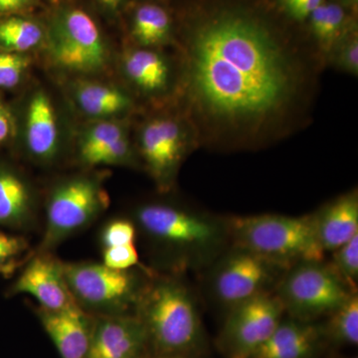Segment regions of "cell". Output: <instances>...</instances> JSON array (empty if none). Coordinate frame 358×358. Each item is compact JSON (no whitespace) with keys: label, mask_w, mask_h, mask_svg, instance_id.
I'll return each instance as SVG.
<instances>
[{"label":"cell","mask_w":358,"mask_h":358,"mask_svg":"<svg viewBox=\"0 0 358 358\" xmlns=\"http://www.w3.org/2000/svg\"><path fill=\"white\" fill-rule=\"evenodd\" d=\"M284 308L277 294L264 292L231 308L220 336L227 358H252L282 322Z\"/></svg>","instance_id":"9"},{"label":"cell","mask_w":358,"mask_h":358,"mask_svg":"<svg viewBox=\"0 0 358 358\" xmlns=\"http://www.w3.org/2000/svg\"><path fill=\"white\" fill-rule=\"evenodd\" d=\"M106 9L110 11H115L122 6L124 0H98Z\"/></svg>","instance_id":"36"},{"label":"cell","mask_w":358,"mask_h":358,"mask_svg":"<svg viewBox=\"0 0 358 358\" xmlns=\"http://www.w3.org/2000/svg\"><path fill=\"white\" fill-rule=\"evenodd\" d=\"M324 334L312 322L282 320L252 358H313Z\"/></svg>","instance_id":"16"},{"label":"cell","mask_w":358,"mask_h":358,"mask_svg":"<svg viewBox=\"0 0 358 358\" xmlns=\"http://www.w3.org/2000/svg\"><path fill=\"white\" fill-rule=\"evenodd\" d=\"M133 160L131 143L128 136H124L100 150L89 160L88 166H110V164H129Z\"/></svg>","instance_id":"31"},{"label":"cell","mask_w":358,"mask_h":358,"mask_svg":"<svg viewBox=\"0 0 358 358\" xmlns=\"http://www.w3.org/2000/svg\"><path fill=\"white\" fill-rule=\"evenodd\" d=\"M136 218L155 243L183 253H211L227 235L225 224L171 205H143L136 212Z\"/></svg>","instance_id":"7"},{"label":"cell","mask_w":358,"mask_h":358,"mask_svg":"<svg viewBox=\"0 0 358 358\" xmlns=\"http://www.w3.org/2000/svg\"><path fill=\"white\" fill-rule=\"evenodd\" d=\"M313 216L322 249L336 251L358 235L357 190L341 195Z\"/></svg>","instance_id":"15"},{"label":"cell","mask_w":358,"mask_h":358,"mask_svg":"<svg viewBox=\"0 0 358 358\" xmlns=\"http://www.w3.org/2000/svg\"><path fill=\"white\" fill-rule=\"evenodd\" d=\"M331 267L346 286L357 292L358 281V235L334 251Z\"/></svg>","instance_id":"27"},{"label":"cell","mask_w":358,"mask_h":358,"mask_svg":"<svg viewBox=\"0 0 358 358\" xmlns=\"http://www.w3.org/2000/svg\"><path fill=\"white\" fill-rule=\"evenodd\" d=\"M25 143L28 152L42 162H48L57 154V122L50 99L44 92H37L28 105Z\"/></svg>","instance_id":"18"},{"label":"cell","mask_w":358,"mask_h":358,"mask_svg":"<svg viewBox=\"0 0 358 358\" xmlns=\"http://www.w3.org/2000/svg\"><path fill=\"white\" fill-rule=\"evenodd\" d=\"M155 358H186L185 357H180V355H157Z\"/></svg>","instance_id":"38"},{"label":"cell","mask_w":358,"mask_h":358,"mask_svg":"<svg viewBox=\"0 0 358 358\" xmlns=\"http://www.w3.org/2000/svg\"><path fill=\"white\" fill-rule=\"evenodd\" d=\"M324 0H275L285 15L296 22L308 20L310 14L324 2Z\"/></svg>","instance_id":"33"},{"label":"cell","mask_w":358,"mask_h":358,"mask_svg":"<svg viewBox=\"0 0 358 358\" xmlns=\"http://www.w3.org/2000/svg\"><path fill=\"white\" fill-rule=\"evenodd\" d=\"M127 76L145 93L164 91L169 86L171 69L166 59L148 48L129 51L124 58Z\"/></svg>","instance_id":"20"},{"label":"cell","mask_w":358,"mask_h":358,"mask_svg":"<svg viewBox=\"0 0 358 358\" xmlns=\"http://www.w3.org/2000/svg\"><path fill=\"white\" fill-rule=\"evenodd\" d=\"M36 315L61 358H88L94 315L79 305L61 310L38 307Z\"/></svg>","instance_id":"14"},{"label":"cell","mask_w":358,"mask_h":358,"mask_svg":"<svg viewBox=\"0 0 358 358\" xmlns=\"http://www.w3.org/2000/svg\"><path fill=\"white\" fill-rule=\"evenodd\" d=\"M31 189L10 166L0 164V227L26 230L34 224Z\"/></svg>","instance_id":"17"},{"label":"cell","mask_w":358,"mask_h":358,"mask_svg":"<svg viewBox=\"0 0 358 358\" xmlns=\"http://www.w3.org/2000/svg\"><path fill=\"white\" fill-rule=\"evenodd\" d=\"M186 95L202 143L251 148L282 138L307 112L317 63L267 11L212 0L185 34Z\"/></svg>","instance_id":"1"},{"label":"cell","mask_w":358,"mask_h":358,"mask_svg":"<svg viewBox=\"0 0 358 358\" xmlns=\"http://www.w3.org/2000/svg\"><path fill=\"white\" fill-rule=\"evenodd\" d=\"M138 250L134 244L103 249V264L117 270H129L138 265Z\"/></svg>","instance_id":"32"},{"label":"cell","mask_w":358,"mask_h":358,"mask_svg":"<svg viewBox=\"0 0 358 358\" xmlns=\"http://www.w3.org/2000/svg\"><path fill=\"white\" fill-rule=\"evenodd\" d=\"M286 268L248 250L237 248L219 264L213 289L219 300L230 308L268 292V287Z\"/></svg>","instance_id":"10"},{"label":"cell","mask_w":358,"mask_h":358,"mask_svg":"<svg viewBox=\"0 0 358 358\" xmlns=\"http://www.w3.org/2000/svg\"><path fill=\"white\" fill-rule=\"evenodd\" d=\"M32 0H0V14L11 15L20 13L31 3Z\"/></svg>","instance_id":"35"},{"label":"cell","mask_w":358,"mask_h":358,"mask_svg":"<svg viewBox=\"0 0 358 358\" xmlns=\"http://www.w3.org/2000/svg\"><path fill=\"white\" fill-rule=\"evenodd\" d=\"M355 293L329 264L312 261L287 270L275 294L292 319L312 322L333 313Z\"/></svg>","instance_id":"6"},{"label":"cell","mask_w":358,"mask_h":358,"mask_svg":"<svg viewBox=\"0 0 358 358\" xmlns=\"http://www.w3.org/2000/svg\"><path fill=\"white\" fill-rule=\"evenodd\" d=\"M34 251L22 235L0 231V275L10 277L31 258Z\"/></svg>","instance_id":"25"},{"label":"cell","mask_w":358,"mask_h":358,"mask_svg":"<svg viewBox=\"0 0 358 358\" xmlns=\"http://www.w3.org/2000/svg\"><path fill=\"white\" fill-rule=\"evenodd\" d=\"M66 280L78 305L94 315L134 313L145 280L136 271L103 263L64 262Z\"/></svg>","instance_id":"5"},{"label":"cell","mask_w":358,"mask_h":358,"mask_svg":"<svg viewBox=\"0 0 358 358\" xmlns=\"http://www.w3.org/2000/svg\"><path fill=\"white\" fill-rule=\"evenodd\" d=\"M173 33V21L164 8L155 3L141 4L134 11L131 34L145 48L166 43Z\"/></svg>","instance_id":"22"},{"label":"cell","mask_w":358,"mask_h":358,"mask_svg":"<svg viewBox=\"0 0 358 358\" xmlns=\"http://www.w3.org/2000/svg\"><path fill=\"white\" fill-rule=\"evenodd\" d=\"M109 204L101 181L75 176L56 185L45 206V228L35 252H53L66 240L95 222Z\"/></svg>","instance_id":"4"},{"label":"cell","mask_w":358,"mask_h":358,"mask_svg":"<svg viewBox=\"0 0 358 358\" xmlns=\"http://www.w3.org/2000/svg\"><path fill=\"white\" fill-rule=\"evenodd\" d=\"M136 236V225L128 219H113L100 233V241L103 249L134 244Z\"/></svg>","instance_id":"30"},{"label":"cell","mask_w":358,"mask_h":358,"mask_svg":"<svg viewBox=\"0 0 358 358\" xmlns=\"http://www.w3.org/2000/svg\"><path fill=\"white\" fill-rule=\"evenodd\" d=\"M28 65L29 59L22 53L0 50V89L15 88Z\"/></svg>","instance_id":"29"},{"label":"cell","mask_w":358,"mask_h":358,"mask_svg":"<svg viewBox=\"0 0 358 358\" xmlns=\"http://www.w3.org/2000/svg\"><path fill=\"white\" fill-rule=\"evenodd\" d=\"M338 2L346 9L350 8L352 11L357 8V0H338Z\"/></svg>","instance_id":"37"},{"label":"cell","mask_w":358,"mask_h":358,"mask_svg":"<svg viewBox=\"0 0 358 358\" xmlns=\"http://www.w3.org/2000/svg\"><path fill=\"white\" fill-rule=\"evenodd\" d=\"M324 329V336L343 345H357L358 343V296L352 294L333 313Z\"/></svg>","instance_id":"24"},{"label":"cell","mask_w":358,"mask_h":358,"mask_svg":"<svg viewBox=\"0 0 358 358\" xmlns=\"http://www.w3.org/2000/svg\"><path fill=\"white\" fill-rule=\"evenodd\" d=\"M47 46L54 62L73 72L96 73L107 63V49L100 29L81 9L56 14L47 29Z\"/></svg>","instance_id":"8"},{"label":"cell","mask_w":358,"mask_h":358,"mask_svg":"<svg viewBox=\"0 0 358 358\" xmlns=\"http://www.w3.org/2000/svg\"><path fill=\"white\" fill-rule=\"evenodd\" d=\"M43 38L41 26L29 18L7 15L0 20V50L23 53L36 47Z\"/></svg>","instance_id":"23"},{"label":"cell","mask_w":358,"mask_h":358,"mask_svg":"<svg viewBox=\"0 0 358 358\" xmlns=\"http://www.w3.org/2000/svg\"><path fill=\"white\" fill-rule=\"evenodd\" d=\"M20 294H30L45 310H61L78 305L66 280L64 262L53 252L34 251L9 289V296Z\"/></svg>","instance_id":"12"},{"label":"cell","mask_w":358,"mask_h":358,"mask_svg":"<svg viewBox=\"0 0 358 358\" xmlns=\"http://www.w3.org/2000/svg\"><path fill=\"white\" fill-rule=\"evenodd\" d=\"M127 136L121 124L114 122H102L89 129L80 143V159L84 164H88L100 150L110 143Z\"/></svg>","instance_id":"26"},{"label":"cell","mask_w":358,"mask_h":358,"mask_svg":"<svg viewBox=\"0 0 358 358\" xmlns=\"http://www.w3.org/2000/svg\"><path fill=\"white\" fill-rule=\"evenodd\" d=\"M13 122L10 113L0 101V143L8 140L10 134H13Z\"/></svg>","instance_id":"34"},{"label":"cell","mask_w":358,"mask_h":358,"mask_svg":"<svg viewBox=\"0 0 358 358\" xmlns=\"http://www.w3.org/2000/svg\"><path fill=\"white\" fill-rule=\"evenodd\" d=\"M331 63L338 70L357 75L358 73V36L357 25L343 37L331 53L327 55Z\"/></svg>","instance_id":"28"},{"label":"cell","mask_w":358,"mask_h":358,"mask_svg":"<svg viewBox=\"0 0 358 358\" xmlns=\"http://www.w3.org/2000/svg\"><path fill=\"white\" fill-rule=\"evenodd\" d=\"M308 27L320 57H327L339 40L355 27L348 9L336 2L324 0L308 17Z\"/></svg>","instance_id":"19"},{"label":"cell","mask_w":358,"mask_h":358,"mask_svg":"<svg viewBox=\"0 0 358 358\" xmlns=\"http://www.w3.org/2000/svg\"><path fill=\"white\" fill-rule=\"evenodd\" d=\"M148 345L145 327L134 313L94 315L88 358H143Z\"/></svg>","instance_id":"13"},{"label":"cell","mask_w":358,"mask_h":358,"mask_svg":"<svg viewBox=\"0 0 358 358\" xmlns=\"http://www.w3.org/2000/svg\"><path fill=\"white\" fill-rule=\"evenodd\" d=\"M185 127L173 117H155L141 133V155L162 192L171 189L187 150Z\"/></svg>","instance_id":"11"},{"label":"cell","mask_w":358,"mask_h":358,"mask_svg":"<svg viewBox=\"0 0 358 358\" xmlns=\"http://www.w3.org/2000/svg\"><path fill=\"white\" fill-rule=\"evenodd\" d=\"M75 96L84 113L93 117H109L126 112L131 99L124 92L100 83L81 82L75 88Z\"/></svg>","instance_id":"21"},{"label":"cell","mask_w":358,"mask_h":358,"mask_svg":"<svg viewBox=\"0 0 358 358\" xmlns=\"http://www.w3.org/2000/svg\"><path fill=\"white\" fill-rule=\"evenodd\" d=\"M235 247L289 270L301 262L324 261L313 215L289 217L277 214L233 217L225 223Z\"/></svg>","instance_id":"3"},{"label":"cell","mask_w":358,"mask_h":358,"mask_svg":"<svg viewBox=\"0 0 358 358\" xmlns=\"http://www.w3.org/2000/svg\"><path fill=\"white\" fill-rule=\"evenodd\" d=\"M134 315L145 327L157 355L192 352L201 339V322L192 294L171 277H150L141 289Z\"/></svg>","instance_id":"2"}]
</instances>
